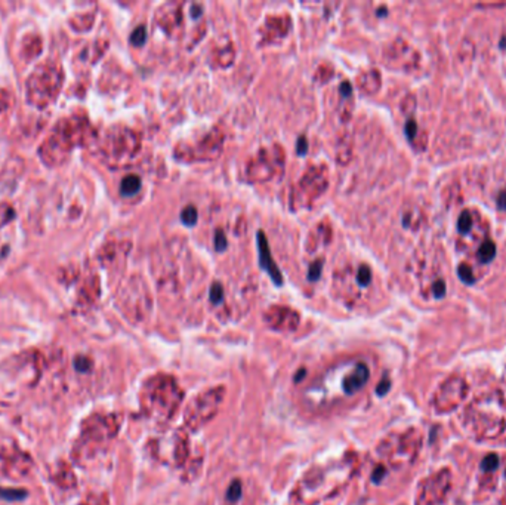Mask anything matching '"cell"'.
Instances as JSON below:
<instances>
[{"mask_svg":"<svg viewBox=\"0 0 506 505\" xmlns=\"http://www.w3.org/2000/svg\"><path fill=\"white\" fill-rule=\"evenodd\" d=\"M258 248H259V259H261L262 269H265V271L271 276V279L277 285H281L283 283V276H281V273L278 270V267L273 262V256H271L270 246H268V240H266V237L263 236L262 231L258 233Z\"/></svg>","mask_w":506,"mask_h":505,"instance_id":"obj_1","label":"cell"},{"mask_svg":"<svg viewBox=\"0 0 506 505\" xmlns=\"http://www.w3.org/2000/svg\"><path fill=\"white\" fill-rule=\"evenodd\" d=\"M369 376H370L369 368L364 363H359L349 375H346L343 378V381H342L343 391L349 396L357 393V391H360L366 385V382L369 381Z\"/></svg>","mask_w":506,"mask_h":505,"instance_id":"obj_2","label":"cell"},{"mask_svg":"<svg viewBox=\"0 0 506 505\" xmlns=\"http://www.w3.org/2000/svg\"><path fill=\"white\" fill-rule=\"evenodd\" d=\"M141 178L138 175H128L125 176L122 180V184H120V193L123 196H135L139 190H141Z\"/></svg>","mask_w":506,"mask_h":505,"instance_id":"obj_3","label":"cell"},{"mask_svg":"<svg viewBox=\"0 0 506 505\" xmlns=\"http://www.w3.org/2000/svg\"><path fill=\"white\" fill-rule=\"evenodd\" d=\"M27 496V492L22 489H8L0 488V499L5 501H21Z\"/></svg>","mask_w":506,"mask_h":505,"instance_id":"obj_4","label":"cell"},{"mask_svg":"<svg viewBox=\"0 0 506 505\" xmlns=\"http://www.w3.org/2000/svg\"><path fill=\"white\" fill-rule=\"evenodd\" d=\"M496 255V246L493 245V242L487 240L481 245L480 251H478V258L483 261V262H490Z\"/></svg>","mask_w":506,"mask_h":505,"instance_id":"obj_5","label":"cell"},{"mask_svg":"<svg viewBox=\"0 0 506 505\" xmlns=\"http://www.w3.org/2000/svg\"><path fill=\"white\" fill-rule=\"evenodd\" d=\"M147 42V30L144 25L136 27L131 34V43L135 46H142Z\"/></svg>","mask_w":506,"mask_h":505,"instance_id":"obj_6","label":"cell"},{"mask_svg":"<svg viewBox=\"0 0 506 505\" xmlns=\"http://www.w3.org/2000/svg\"><path fill=\"white\" fill-rule=\"evenodd\" d=\"M227 498L231 501V502H235L239 501L242 498V482L240 480H234L229 488H228V492H227Z\"/></svg>","mask_w":506,"mask_h":505,"instance_id":"obj_7","label":"cell"},{"mask_svg":"<svg viewBox=\"0 0 506 505\" xmlns=\"http://www.w3.org/2000/svg\"><path fill=\"white\" fill-rule=\"evenodd\" d=\"M181 219L184 221V224L187 225H194L197 222V209L194 206H187L185 209L181 214Z\"/></svg>","mask_w":506,"mask_h":505,"instance_id":"obj_8","label":"cell"},{"mask_svg":"<svg viewBox=\"0 0 506 505\" xmlns=\"http://www.w3.org/2000/svg\"><path fill=\"white\" fill-rule=\"evenodd\" d=\"M372 280V271L367 265H361L359 273H357V282H359L361 286H367Z\"/></svg>","mask_w":506,"mask_h":505,"instance_id":"obj_9","label":"cell"},{"mask_svg":"<svg viewBox=\"0 0 506 505\" xmlns=\"http://www.w3.org/2000/svg\"><path fill=\"white\" fill-rule=\"evenodd\" d=\"M211 301L213 303V304H218V303H221L222 300H224V287H222V285H219V283H213L212 285V287H211Z\"/></svg>","mask_w":506,"mask_h":505,"instance_id":"obj_10","label":"cell"},{"mask_svg":"<svg viewBox=\"0 0 506 505\" xmlns=\"http://www.w3.org/2000/svg\"><path fill=\"white\" fill-rule=\"evenodd\" d=\"M471 225H472L471 215H469V212H468V211H465V212L460 215L459 221H457L459 231H460V233H468V231H469V228H471Z\"/></svg>","mask_w":506,"mask_h":505,"instance_id":"obj_11","label":"cell"},{"mask_svg":"<svg viewBox=\"0 0 506 505\" xmlns=\"http://www.w3.org/2000/svg\"><path fill=\"white\" fill-rule=\"evenodd\" d=\"M227 245H228V240L225 237V233L222 230H216L215 231V248H216V251H221V252L225 251Z\"/></svg>","mask_w":506,"mask_h":505,"instance_id":"obj_12","label":"cell"},{"mask_svg":"<svg viewBox=\"0 0 506 505\" xmlns=\"http://www.w3.org/2000/svg\"><path fill=\"white\" fill-rule=\"evenodd\" d=\"M497 465H499V458H497V455H489V456H486V458L483 459V462H481V467H483V470H486V471H493V470L497 468Z\"/></svg>","mask_w":506,"mask_h":505,"instance_id":"obj_13","label":"cell"},{"mask_svg":"<svg viewBox=\"0 0 506 505\" xmlns=\"http://www.w3.org/2000/svg\"><path fill=\"white\" fill-rule=\"evenodd\" d=\"M321 269H323V261L318 259L317 262H314L311 267H310V271H308V279L310 280H317L321 274Z\"/></svg>","mask_w":506,"mask_h":505,"instance_id":"obj_14","label":"cell"},{"mask_svg":"<svg viewBox=\"0 0 506 505\" xmlns=\"http://www.w3.org/2000/svg\"><path fill=\"white\" fill-rule=\"evenodd\" d=\"M459 276H460V279H462L465 283H472V282L475 280L473 276H472V273H471V270L468 269L466 265H460V267H459Z\"/></svg>","mask_w":506,"mask_h":505,"instance_id":"obj_15","label":"cell"},{"mask_svg":"<svg viewBox=\"0 0 506 505\" xmlns=\"http://www.w3.org/2000/svg\"><path fill=\"white\" fill-rule=\"evenodd\" d=\"M390 388H391V382H390V379L385 378V379H382L379 382L377 388H376V393H377V396H385L386 393L390 391Z\"/></svg>","mask_w":506,"mask_h":505,"instance_id":"obj_16","label":"cell"},{"mask_svg":"<svg viewBox=\"0 0 506 505\" xmlns=\"http://www.w3.org/2000/svg\"><path fill=\"white\" fill-rule=\"evenodd\" d=\"M296 152H297V154H301V156L307 154V152H308V142H307V138H305V136H301L299 139H297Z\"/></svg>","mask_w":506,"mask_h":505,"instance_id":"obj_17","label":"cell"},{"mask_svg":"<svg viewBox=\"0 0 506 505\" xmlns=\"http://www.w3.org/2000/svg\"><path fill=\"white\" fill-rule=\"evenodd\" d=\"M74 365H76V368H77V370H82V372H86V370H89V369H91V362H89L87 359H84V357H79L76 362H74Z\"/></svg>","mask_w":506,"mask_h":505,"instance_id":"obj_18","label":"cell"},{"mask_svg":"<svg viewBox=\"0 0 506 505\" xmlns=\"http://www.w3.org/2000/svg\"><path fill=\"white\" fill-rule=\"evenodd\" d=\"M434 293L438 296V298L444 296V293H445V285H444L442 280H438V282L434 283Z\"/></svg>","mask_w":506,"mask_h":505,"instance_id":"obj_19","label":"cell"},{"mask_svg":"<svg viewBox=\"0 0 506 505\" xmlns=\"http://www.w3.org/2000/svg\"><path fill=\"white\" fill-rule=\"evenodd\" d=\"M416 129H418V126H416V122L414 120H408L406 123V134L408 138H413L414 134H416Z\"/></svg>","mask_w":506,"mask_h":505,"instance_id":"obj_20","label":"cell"},{"mask_svg":"<svg viewBox=\"0 0 506 505\" xmlns=\"http://www.w3.org/2000/svg\"><path fill=\"white\" fill-rule=\"evenodd\" d=\"M385 476V470H383V467H377L376 470H375V472H373V476H372V480L375 482V483H379L380 482V479Z\"/></svg>","mask_w":506,"mask_h":505,"instance_id":"obj_21","label":"cell"},{"mask_svg":"<svg viewBox=\"0 0 506 505\" xmlns=\"http://www.w3.org/2000/svg\"><path fill=\"white\" fill-rule=\"evenodd\" d=\"M499 207L500 209H506V191L500 193L499 196Z\"/></svg>","mask_w":506,"mask_h":505,"instance_id":"obj_22","label":"cell"},{"mask_svg":"<svg viewBox=\"0 0 506 505\" xmlns=\"http://www.w3.org/2000/svg\"><path fill=\"white\" fill-rule=\"evenodd\" d=\"M341 91H342V94H343V95L351 94V84H349L348 82H343V84L341 86Z\"/></svg>","mask_w":506,"mask_h":505,"instance_id":"obj_23","label":"cell"}]
</instances>
